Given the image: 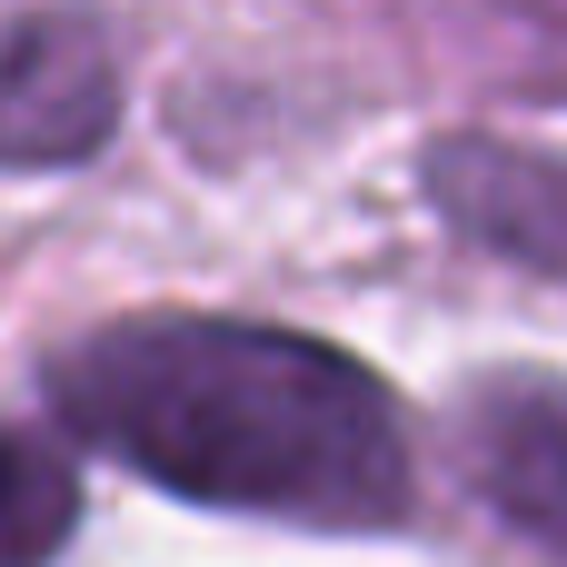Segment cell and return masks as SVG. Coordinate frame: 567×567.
Returning a JSON list of instances; mask_svg holds the SVG:
<instances>
[{
	"instance_id": "obj_2",
	"label": "cell",
	"mask_w": 567,
	"mask_h": 567,
	"mask_svg": "<svg viewBox=\"0 0 567 567\" xmlns=\"http://www.w3.org/2000/svg\"><path fill=\"white\" fill-rule=\"evenodd\" d=\"M120 80L90 20L0 30V169H70L110 140Z\"/></svg>"
},
{
	"instance_id": "obj_4",
	"label": "cell",
	"mask_w": 567,
	"mask_h": 567,
	"mask_svg": "<svg viewBox=\"0 0 567 567\" xmlns=\"http://www.w3.org/2000/svg\"><path fill=\"white\" fill-rule=\"evenodd\" d=\"M478 498L567 558V379H488L458 419Z\"/></svg>"
},
{
	"instance_id": "obj_3",
	"label": "cell",
	"mask_w": 567,
	"mask_h": 567,
	"mask_svg": "<svg viewBox=\"0 0 567 567\" xmlns=\"http://www.w3.org/2000/svg\"><path fill=\"white\" fill-rule=\"evenodd\" d=\"M429 199L498 259L567 279V159L528 140H488V130H449L429 150Z\"/></svg>"
},
{
	"instance_id": "obj_5",
	"label": "cell",
	"mask_w": 567,
	"mask_h": 567,
	"mask_svg": "<svg viewBox=\"0 0 567 567\" xmlns=\"http://www.w3.org/2000/svg\"><path fill=\"white\" fill-rule=\"evenodd\" d=\"M60 538H70V478L40 449L0 439V567H40Z\"/></svg>"
},
{
	"instance_id": "obj_1",
	"label": "cell",
	"mask_w": 567,
	"mask_h": 567,
	"mask_svg": "<svg viewBox=\"0 0 567 567\" xmlns=\"http://www.w3.org/2000/svg\"><path fill=\"white\" fill-rule=\"evenodd\" d=\"M50 409L209 508L309 528H379L409 508L399 399L349 349L269 319H110L50 359Z\"/></svg>"
}]
</instances>
